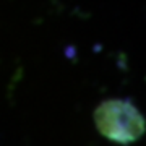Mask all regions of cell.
Returning a JSON list of instances; mask_svg holds the SVG:
<instances>
[{
    "instance_id": "obj_1",
    "label": "cell",
    "mask_w": 146,
    "mask_h": 146,
    "mask_svg": "<svg viewBox=\"0 0 146 146\" xmlns=\"http://www.w3.org/2000/svg\"><path fill=\"white\" fill-rule=\"evenodd\" d=\"M94 123L102 136L119 145L140 140L146 130L145 117L130 99H107L94 110Z\"/></svg>"
}]
</instances>
